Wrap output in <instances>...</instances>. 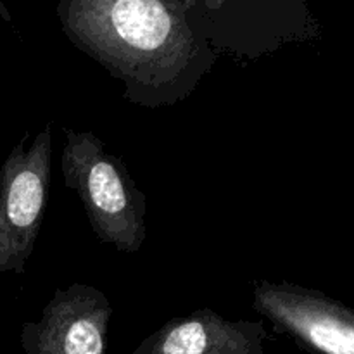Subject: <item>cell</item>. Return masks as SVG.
<instances>
[{
    "mask_svg": "<svg viewBox=\"0 0 354 354\" xmlns=\"http://www.w3.org/2000/svg\"><path fill=\"white\" fill-rule=\"evenodd\" d=\"M254 310L311 351L354 354V313L320 290L259 280Z\"/></svg>",
    "mask_w": 354,
    "mask_h": 354,
    "instance_id": "277c9868",
    "label": "cell"
},
{
    "mask_svg": "<svg viewBox=\"0 0 354 354\" xmlns=\"http://www.w3.org/2000/svg\"><path fill=\"white\" fill-rule=\"evenodd\" d=\"M197 2L61 0L57 17L73 45L127 85L147 107L183 99L211 68L214 52L194 26Z\"/></svg>",
    "mask_w": 354,
    "mask_h": 354,
    "instance_id": "6da1fadb",
    "label": "cell"
},
{
    "mask_svg": "<svg viewBox=\"0 0 354 354\" xmlns=\"http://www.w3.org/2000/svg\"><path fill=\"white\" fill-rule=\"evenodd\" d=\"M266 337L261 322H230L211 310L171 320L135 354H261Z\"/></svg>",
    "mask_w": 354,
    "mask_h": 354,
    "instance_id": "8992f818",
    "label": "cell"
},
{
    "mask_svg": "<svg viewBox=\"0 0 354 354\" xmlns=\"http://www.w3.org/2000/svg\"><path fill=\"white\" fill-rule=\"evenodd\" d=\"M61 154L64 185L85 207L93 234L116 251H140L147 239V196L128 173L123 159L111 154L90 131L64 128Z\"/></svg>",
    "mask_w": 354,
    "mask_h": 354,
    "instance_id": "7a4b0ae2",
    "label": "cell"
},
{
    "mask_svg": "<svg viewBox=\"0 0 354 354\" xmlns=\"http://www.w3.org/2000/svg\"><path fill=\"white\" fill-rule=\"evenodd\" d=\"M24 131L0 166V275H23L33 254L48 203L52 121L28 145Z\"/></svg>",
    "mask_w": 354,
    "mask_h": 354,
    "instance_id": "3957f363",
    "label": "cell"
},
{
    "mask_svg": "<svg viewBox=\"0 0 354 354\" xmlns=\"http://www.w3.org/2000/svg\"><path fill=\"white\" fill-rule=\"evenodd\" d=\"M113 308L102 290L85 283L57 289L38 322H26L21 344L26 354H107Z\"/></svg>",
    "mask_w": 354,
    "mask_h": 354,
    "instance_id": "5b68a950",
    "label": "cell"
}]
</instances>
